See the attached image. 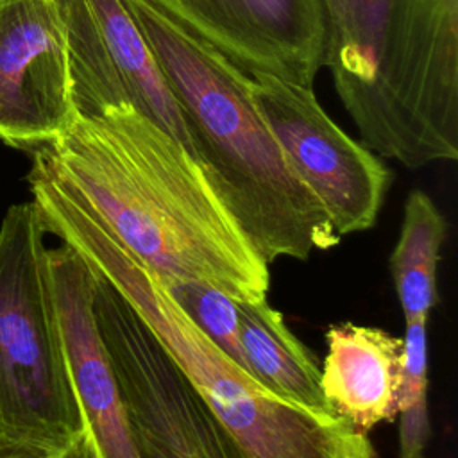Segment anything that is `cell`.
Listing matches in <instances>:
<instances>
[{"label": "cell", "instance_id": "1", "mask_svg": "<svg viewBox=\"0 0 458 458\" xmlns=\"http://www.w3.org/2000/svg\"><path fill=\"white\" fill-rule=\"evenodd\" d=\"M43 150L114 240L163 283L199 281L259 302L270 265L195 159L131 107L73 122Z\"/></svg>", "mask_w": 458, "mask_h": 458}, {"label": "cell", "instance_id": "2", "mask_svg": "<svg viewBox=\"0 0 458 458\" xmlns=\"http://www.w3.org/2000/svg\"><path fill=\"white\" fill-rule=\"evenodd\" d=\"M27 174L47 234L72 247L147 326L229 440L236 458H376L367 435L333 411L288 403L224 354L159 277L123 249L64 184L43 148Z\"/></svg>", "mask_w": 458, "mask_h": 458}, {"label": "cell", "instance_id": "3", "mask_svg": "<svg viewBox=\"0 0 458 458\" xmlns=\"http://www.w3.org/2000/svg\"><path fill=\"white\" fill-rule=\"evenodd\" d=\"M181 109L193 157L258 254L308 259L340 242L252 98V77L152 0H125Z\"/></svg>", "mask_w": 458, "mask_h": 458}, {"label": "cell", "instance_id": "4", "mask_svg": "<svg viewBox=\"0 0 458 458\" xmlns=\"http://www.w3.org/2000/svg\"><path fill=\"white\" fill-rule=\"evenodd\" d=\"M324 63L376 156L458 157V0H318Z\"/></svg>", "mask_w": 458, "mask_h": 458}, {"label": "cell", "instance_id": "5", "mask_svg": "<svg viewBox=\"0 0 458 458\" xmlns=\"http://www.w3.org/2000/svg\"><path fill=\"white\" fill-rule=\"evenodd\" d=\"M32 200L0 224V440L57 454L82 433Z\"/></svg>", "mask_w": 458, "mask_h": 458}, {"label": "cell", "instance_id": "6", "mask_svg": "<svg viewBox=\"0 0 458 458\" xmlns=\"http://www.w3.org/2000/svg\"><path fill=\"white\" fill-rule=\"evenodd\" d=\"M252 98L336 236L370 229L390 184L381 159L329 118L311 86L258 73L252 75Z\"/></svg>", "mask_w": 458, "mask_h": 458}, {"label": "cell", "instance_id": "7", "mask_svg": "<svg viewBox=\"0 0 458 458\" xmlns=\"http://www.w3.org/2000/svg\"><path fill=\"white\" fill-rule=\"evenodd\" d=\"M54 4L64 34L75 116L91 118L131 107L193 157L175 97L125 0Z\"/></svg>", "mask_w": 458, "mask_h": 458}, {"label": "cell", "instance_id": "8", "mask_svg": "<svg viewBox=\"0 0 458 458\" xmlns=\"http://www.w3.org/2000/svg\"><path fill=\"white\" fill-rule=\"evenodd\" d=\"M73 118L54 0L0 2V140L32 152L54 141Z\"/></svg>", "mask_w": 458, "mask_h": 458}, {"label": "cell", "instance_id": "9", "mask_svg": "<svg viewBox=\"0 0 458 458\" xmlns=\"http://www.w3.org/2000/svg\"><path fill=\"white\" fill-rule=\"evenodd\" d=\"M247 75L313 86L324 63L318 0H152Z\"/></svg>", "mask_w": 458, "mask_h": 458}, {"label": "cell", "instance_id": "10", "mask_svg": "<svg viewBox=\"0 0 458 458\" xmlns=\"http://www.w3.org/2000/svg\"><path fill=\"white\" fill-rule=\"evenodd\" d=\"M47 261L66 370L89 456L143 458L97 326L95 276L66 243L48 249Z\"/></svg>", "mask_w": 458, "mask_h": 458}, {"label": "cell", "instance_id": "11", "mask_svg": "<svg viewBox=\"0 0 458 458\" xmlns=\"http://www.w3.org/2000/svg\"><path fill=\"white\" fill-rule=\"evenodd\" d=\"M404 338L374 326L333 324L326 331L320 388L329 410L367 435L397 415Z\"/></svg>", "mask_w": 458, "mask_h": 458}, {"label": "cell", "instance_id": "12", "mask_svg": "<svg viewBox=\"0 0 458 458\" xmlns=\"http://www.w3.org/2000/svg\"><path fill=\"white\" fill-rule=\"evenodd\" d=\"M242 347L250 374L274 395L297 406L331 411L322 388L320 367L292 333L283 313L267 299L238 302Z\"/></svg>", "mask_w": 458, "mask_h": 458}, {"label": "cell", "instance_id": "13", "mask_svg": "<svg viewBox=\"0 0 458 458\" xmlns=\"http://www.w3.org/2000/svg\"><path fill=\"white\" fill-rule=\"evenodd\" d=\"M444 240V215L428 193L411 190L404 202L401 233L388 261L404 322L428 320L438 302L437 268Z\"/></svg>", "mask_w": 458, "mask_h": 458}, {"label": "cell", "instance_id": "14", "mask_svg": "<svg viewBox=\"0 0 458 458\" xmlns=\"http://www.w3.org/2000/svg\"><path fill=\"white\" fill-rule=\"evenodd\" d=\"M428 320L404 322V363L399 390V458H424L431 435L428 411Z\"/></svg>", "mask_w": 458, "mask_h": 458}, {"label": "cell", "instance_id": "15", "mask_svg": "<svg viewBox=\"0 0 458 458\" xmlns=\"http://www.w3.org/2000/svg\"><path fill=\"white\" fill-rule=\"evenodd\" d=\"M163 286L190 320L224 354L250 374L242 347L238 302L215 286L199 281H172L163 283Z\"/></svg>", "mask_w": 458, "mask_h": 458}, {"label": "cell", "instance_id": "16", "mask_svg": "<svg viewBox=\"0 0 458 458\" xmlns=\"http://www.w3.org/2000/svg\"><path fill=\"white\" fill-rule=\"evenodd\" d=\"M0 458H54V454L32 445L0 440Z\"/></svg>", "mask_w": 458, "mask_h": 458}, {"label": "cell", "instance_id": "17", "mask_svg": "<svg viewBox=\"0 0 458 458\" xmlns=\"http://www.w3.org/2000/svg\"><path fill=\"white\" fill-rule=\"evenodd\" d=\"M54 458H91L89 456V451L84 444V438H82V433L79 438H75L66 449H63L61 453L54 454Z\"/></svg>", "mask_w": 458, "mask_h": 458}, {"label": "cell", "instance_id": "18", "mask_svg": "<svg viewBox=\"0 0 458 458\" xmlns=\"http://www.w3.org/2000/svg\"><path fill=\"white\" fill-rule=\"evenodd\" d=\"M0 2H5V0H0Z\"/></svg>", "mask_w": 458, "mask_h": 458}]
</instances>
